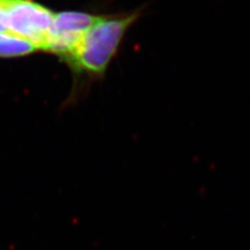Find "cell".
<instances>
[{
	"mask_svg": "<svg viewBox=\"0 0 250 250\" xmlns=\"http://www.w3.org/2000/svg\"><path fill=\"white\" fill-rule=\"evenodd\" d=\"M136 19L137 14L99 17L67 62L81 72L103 75L118 50L125 33Z\"/></svg>",
	"mask_w": 250,
	"mask_h": 250,
	"instance_id": "1",
	"label": "cell"
},
{
	"mask_svg": "<svg viewBox=\"0 0 250 250\" xmlns=\"http://www.w3.org/2000/svg\"><path fill=\"white\" fill-rule=\"evenodd\" d=\"M6 33L46 50L54 14L34 0H2Z\"/></svg>",
	"mask_w": 250,
	"mask_h": 250,
	"instance_id": "2",
	"label": "cell"
},
{
	"mask_svg": "<svg viewBox=\"0 0 250 250\" xmlns=\"http://www.w3.org/2000/svg\"><path fill=\"white\" fill-rule=\"evenodd\" d=\"M98 18V16L82 12L54 14L46 50L56 53L68 62L81 44L84 35Z\"/></svg>",
	"mask_w": 250,
	"mask_h": 250,
	"instance_id": "3",
	"label": "cell"
},
{
	"mask_svg": "<svg viewBox=\"0 0 250 250\" xmlns=\"http://www.w3.org/2000/svg\"><path fill=\"white\" fill-rule=\"evenodd\" d=\"M37 50L36 47L21 38L9 33H0V58L24 57Z\"/></svg>",
	"mask_w": 250,
	"mask_h": 250,
	"instance_id": "4",
	"label": "cell"
},
{
	"mask_svg": "<svg viewBox=\"0 0 250 250\" xmlns=\"http://www.w3.org/2000/svg\"><path fill=\"white\" fill-rule=\"evenodd\" d=\"M0 33H6L4 27V13H3V1L0 0Z\"/></svg>",
	"mask_w": 250,
	"mask_h": 250,
	"instance_id": "5",
	"label": "cell"
}]
</instances>
